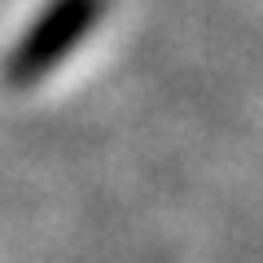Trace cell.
Wrapping results in <instances>:
<instances>
[{
  "label": "cell",
  "instance_id": "obj_1",
  "mask_svg": "<svg viewBox=\"0 0 263 263\" xmlns=\"http://www.w3.org/2000/svg\"><path fill=\"white\" fill-rule=\"evenodd\" d=\"M105 0H48L35 13L27 31L18 35V44L5 57V79L13 88H31L53 70L57 62L75 53L84 44V35L97 27Z\"/></svg>",
  "mask_w": 263,
  "mask_h": 263
}]
</instances>
